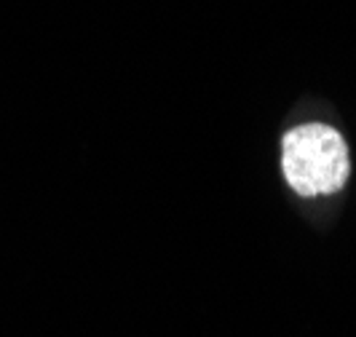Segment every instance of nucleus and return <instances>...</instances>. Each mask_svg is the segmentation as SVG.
<instances>
[{"instance_id": "1", "label": "nucleus", "mask_w": 356, "mask_h": 337, "mask_svg": "<svg viewBox=\"0 0 356 337\" xmlns=\"http://www.w3.org/2000/svg\"><path fill=\"white\" fill-rule=\"evenodd\" d=\"M282 169L298 195L338 193L348 179V147L332 126H298L284 134Z\"/></svg>"}]
</instances>
